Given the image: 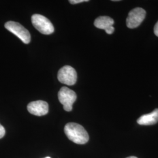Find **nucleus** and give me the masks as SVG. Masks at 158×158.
I'll use <instances>...</instances> for the list:
<instances>
[{
  "mask_svg": "<svg viewBox=\"0 0 158 158\" xmlns=\"http://www.w3.org/2000/svg\"><path fill=\"white\" fill-rule=\"evenodd\" d=\"M51 158L50 157H46V158Z\"/></svg>",
  "mask_w": 158,
  "mask_h": 158,
  "instance_id": "obj_14",
  "label": "nucleus"
},
{
  "mask_svg": "<svg viewBox=\"0 0 158 158\" xmlns=\"http://www.w3.org/2000/svg\"><path fill=\"white\" fill-rule=\"evenodd\" d=\"M58 99L66 111H71L73 104L77 99V95L74 91L67 87H63L58 93Z\"/></svg>",
  "mask_w": 158,
  "mask_h": 158,
  "instance_id": "obj_3",
  "label": "nucleus"
},
{
  "mask_svg": "<svg viewBox=\"0 0 158 158\" xmlns=\"http://www.w3.org/2000/svg\"><path fill=\"white\" fill-rule=\"evenodd\" d=\"M114 23V21L113 19L107 16L98 17L94 21V25L96 28L104 29L105 31L108 28L113 27Z\"/></svg>",
  "mask_w": 158,
  "mask_h": 158,
  "instance_id": "obj_9",
  "label": "nucleus"
},
{
  "mask_svg": "<svg viewBox=\"0 0 158 158\" xmlns=\"http://www.w3.org/2000/svg\"><path fill=\"white\" fill-rule=\"evenodd\" d=\"M88 0H70L69 2L72 4H76L83 2H88Z\"/></svg>",
  "mask_w": 158,
  "mask_h": 158,
  "instance_id": "obj_11",
  "label": "nucleus"
},
{
  "mask_svg": "<svg viewBox=\"0 0 158 158\" xmlns=\"http://www.w3.org/2000/svg\"><path fill=\"white\" fill-rule=\"evenodd\" d=\"M29 113L36 116H43L49 112V105L46 102L38 100L31 102L27 106Z\"/></svg>",
  "mask_w": 158,
  "mask_h": 158,
  "instance_id": "obj_7",
  "label": "nucleus"
},
{
  "mask_svg": "<svg viewBox=\"0 0 158 158\" xmlns=\"http://www.w3.org/2000/svg\"><path fill=\"white\" fill-rule=\"evenodd\" d=\"M6 134V130L4 127L0 124V139L3 138Z\"/></svg>",
  "mask_w": 158,
  "mask_h": 158,
  "instance_id": "obj_10",
  "label": "nucleus"
},
{
  "mask_svg": "<svg viewBox=\"0 0 158 158\" xmlns=\"http://www.w3.org/2000/svg\"><path fill=\"white\" fill-rule=\"evenodd\" d=\"M77 75L74 68L65 66L61 68L57 74V79L63 84L73 85L76 83Z\"/></svg>",
  "mask_w": 158,
  "mask_h": 158,
  "instance_id": "obj_5",
  "label": "nucleus"
},
{
  "mask_svg": "<svg viewBox=\"0 0 158 158\" xmlns=\"http://www.w3.org/2000/svg\"><path fill=\"white\" fill-rule=\"evenodd\" d=\"M5 28L8 31L14 34L25 44L31 42V34L22 25L14 21H8L6 23Z\"/></svg>",
  "mask_w": 158,
  "mask_h": 158,
  "instance_id": "obj_4",
  "label": "nucleus"
},
{
  "mask_svg": "<svg viewBox=\"0 0 158 158\" xmlns=\"http://www.w3.org/2000/svg\"><path fill=\"white\" fill-rule=\"evenodd\" d=\"M64 133L68 139L77 144H85L89 140V136L81 125L70 123L64 127Z\"/></svg>",
  "mask_w": 158,
  "mask_h": 158,
  "instance_id": "obj_1",
  "label": "nucleus"
},
{
  "mask_svg": "<svg viewBox=\"0 0 158 158\" xmlns=\"http://www.w3.org/2000/svg\"><path fill=\"white\" fill-rule=\"evenodd\" d=\"M34 27L41 34L50 35L54 32V27L51 21L45 17L40 14H34L31 18Z\"/></svg>",
  "mask_w": 158,
  "mask_h": 158,
  "instance_id": "obj_2",
  "label": "nucleus"
},
{
  "mask_svg": "<svg viewBox=\"0 0 158 158\" xmlns=\"http://www.w3.org/2000/svg\"><path fill=\"white\" fill-rule=\"evenodd\" d=\"M158 122V108L154 110L152 113L142 115L137 120L138 124L141 125H151Z\"/></svg>",
  "mask_w": 158,
  "mask_h": 158,
  "instance_id": "obj_8",
  "label": "nucleus"
},
{
  "mask_svg": "<svg viewBox=\"0 0 158 158\" xmlns=\"http://www.w3.org/2000/svg\"><path fill=\"white\" fill-rule=\"evenodd\" d=\"M154 33L155 34V35L157 36L158 37V21L155 24V27H154Z\"/></svg>",
  "mask_w": 158,
  "mask_h": 158,
  "instance_id": "obj_12",
  "label": "nucleus"
},
{
  "mask_svg": "<svg viewBox=\"0 0 158 158\" xmlns=\"http://www.w3.org/2000/svg\"><path fill=\"white\" fill-rule=\"evenodd\" d=\"M145 15L146 11L142 8L138 7L132 10L127 18V26L129 28H135L141 25Z\"/></svg>",
  "mask_w": 158,
  "mask_h": 158,
  "instance_id": "obj_6",
  "label": "nucleus"
},
{
  "mask_svg": "<svg viewBox=\"0 0 158 158\" xmlns=\"http://www.w3.org/2000/svg\"><path fill=\"white\" fill-rule=\"evenodd\" d=\"M138 158L135 157V156H130V157H128V158Z\"/></svg>",
  "mask_w": 158,
  "mask_h": 158,
  "instance_id": "obj_13",
  "label": "nucleus"
}]
</instances>
